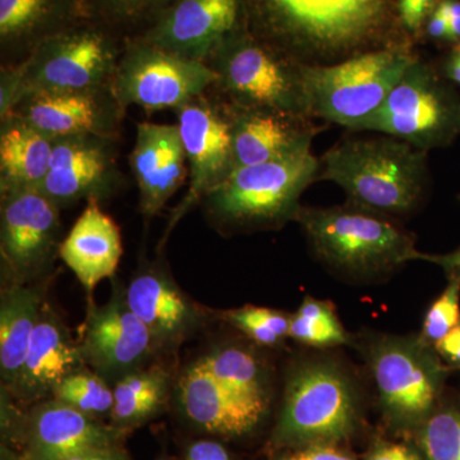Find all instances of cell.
<instances>
[{
    "mask_svg": "<svg viewBox=\"0 0 460 460\" xmlns=\"http://www.w3.org/2000/svg\"><path fill=\"white\" fill-rule=\"evenodd\" d=\"M392 0H242L250 31L305 66H329L378 49Z\"/></svg>",
    "mask_w": 460,
    "mask_h": 460,
    "instance_id": "1",
    "label": "cell"
},
{
    "mask_svg": "<svg viewBox=\"0 0 460 460\" xmlns=\"http://www.w3.org/2000/svg\"><path fill=\"white\" fill-rule=\"evenodd\" d=\"M319 181L341 187L348 204L394 219L425 199L429 153L393 136L344 138L320 157Z\"/></svg>",
    "mask_w": 460,
    "mask_h": 460,
    "instance_id": "2",
    "label": "cell"
},
{
    "mask_svg": "<svg viewBox=\"0 0 460 460\" xmlns=\"http://www.w3.org/2000/svg\"><path fill=\"white\" fill-rule=\"evenodd\" d=\"M299 224L314 255L350 277H378L419 255L413 235L393 217L350 204L302 206Z\"/></svg>",
    "mask_w": 460,
    "mask_h": 460,
    "instance_id": "3",
    "label": "cell"
},
{
    "mask_svg": "<svg viewBox=\"0 0 460 460\" xmlns=\"http://www.w3.org/2000/svg\"><path fill=\"white\" fill-rule=\"evenodd\" d=\"M320 157L313 150L262 164L242 166L201 204L222 232L279 229L296 222L301 198L317 181Z\"/></svg>",
    "mask_w": 460,
    "mask_h": 460,
    "instance_id": "4",
    "label": "cell"
},
{
    "mask_svg": "<svg viewBox=\"0 0 460 460\" xmlns=\"http://www.w3.org/2000/svg\"><path fill=\"white\" fill-rule=\"evenodd\" d=\"M358 420V393L349 375L332 359H305L288 374L271 445L292 450L338 445L353 435Z\"/></svg>",
    "mask_w": 460,
    "mask_h": 460,
    "instance_id": "5",
    "label": "cell"
},
{
    "mask_svg": "<svg viewBox=\"0 0 460 460\" xmlns=\"http://www.w3.org/2000/svg\"><path fill=\"white\" fill-rule=\"evenodd\" d=\"M206 65L217 75L211 90L226 104L311 118L305 102L304 65L260 40L243 26L224 39Z\"/></svg>",
    "mask_w": 460,
    "mask_h": 460,
    "instance_id": "6",
    "label": "cell"
},
{
    "mask_svg": "<svg viewBox=\"0 0 460 460\" xmlns=\"http://www.w3.org/2000/svg\"><path fill=\"white\" fill-rule=\"evenodd\" d=\"M417 58L405 48L368 51L329 66L304 65L308 114L358 131Z\"/></svg>",
    "mask_w": 460,
    "mask_h": 460,
    "instance_id": "7",
    "label": "cell"
},
{
    "mask_svg": "<svg viewBox=\"0 0 460 460\" xmlns=\"http://www.w3.org/2000/svg\"><path fill=\"white\" fill-rule=\"evenodd\" d=\"M362 350L386 419L419 429L443 399L449 366L420 337L374 335Z\"/></svg>",
    "mask_w": 460,
    "mask_h": 460,
    "instance_id": "8",
    "label": "cell"
},
{
    "mask_svg": "<svg viewBox=\"0 0 460 460\" xmlns=\"http://www.w3.org/2000/svg\"><path fill=\"white\" fill-rule=\"evenodd\" d=\"M357 132L393 136L429 153L460 137V93L440 69L416 59Z\"/></svg>",
    "mask_w": 460,
    "mask_h": 460,
    "instance_id": "9",
    "label": "cell"
},
{
    "mask_svg": "<svg viewBox=\"0 0 460 460\" xmlns=\"http://www.w3.org/2000/svg\"><path fill=\"white\" fill-rule=\"evenodd\" d=\"M111 30L89 18L41 41L21 62L23 98L42 91L111 87L124 45Z\"/></svg>",
    "mask_w": 460,
    "mask_h": 460,
    "instance_id": "10",
    "label": "cell"
},
{
    "mask_svg": "<svg viewBox=\"0 0 460 460\" xmlns=\"http://www.w3.org/2000/svg\"><path fill=\"white\" fill-rule=\"evenodd\" d=\"M217 75L206 63L177 56L140 36L124 40L113 78V91L124 109L146 113L177 111L213 89Z\"/></svg>",
    "mask_w": 460,
    "mask_h": 460,
    "instance_id": "11",
    "label": "cell"
},
{
    "mask_svg": "<svg viewBox=\"0 0 460 460\" xmlns=\"http://www.w3.org/2000/svg\"><path fill=\"white\" fill-rule=\"evenodd\" d=\"M174 111L190 166V189L172 213L169 230L235 169L232 118L224 100L206 93Z\"/></svg>",
    "mask_w": 460,
    "mask_h": 460,
    "instance_id": "12",
    "label": "cell"
},
{
    "mask_svg": "<svg viewBox=\"0 0 460 460\" xmlns=\"http://www.w3.org/2000/svg\"><path fill=\"white\" fill-rule=\"evenodd\" d=\"M78 348L84 365L114 386L145 368L157 345L129 307L122 287L114 284L108 304L90 302Z\"/></svg>",
    "mask_w": 460,
    "mask_h": 460,
    "instance_id": "13",
    "label": "cell"
},
{
    "mask_svg": "<svg viewBox=\"0 0 460 460\" xmlns=\"http://www.w3.org/2000/svg\"><path fill=\"white\" fill-rule=\"evenodd\" d=\"M118 156V136L54 138L49 172L39 190L60 208L91 199L102 204L122 187Z\"/></svg>",
    "mask_w": 460,
    "mask_h": 460,
    "instance_id": "14",
    "label": "cell"
},
{
    "mask_svg": "<svg viewBox=\"0 0 460 460\" xmlns=\"http://www.w3.org/2000/svg\"><path fill=\"white\" fill-rule=\"evenodd\" d=\"M60 210L39 189L0 196V252L12 281L47 270L59 251Z\"/></svg>",
    "mask_w": 460,
    "mask_h": 460,
    "instance_id": "15",
    "label": "cell"
},
{
    "mask_svg": "<svg viewBox=\"0 0 460 460\" xmlns=\"http://www.w3.org/2000/svg\"><path fill=\"white\" fill-rule=\"evenodd\" d=\"M127 431L105 425L51 398L23 417L20 444L30 460H68L81 454L123 447Z\"/></svg>",
    "mask_w": 460,
    "mask_h": 460,
    "instance_id": "16",
    "label": "cell"
},
{
    "mask_svg": "<svg viewBox=\"0 0 460 460\" xmlns=\"http://www.w3.org/2000/svg\"><path fill=\"white\" fill-rule=\"evenodd\" d=\"M242 0H172L140 38L177 56L206 63L242 25Z\"/></svg>",
    "mask_w": 460,
    "mask_h": 460,
    "instance_id": "17",
    "label": "cell"
},
{
    "mask_svg": "<svg viewBox=\"0 0 460 460\" xmlns=\"http://www.w3.org/2000/svg\"><path fill=\"white\" fill-rule=\"evenodd\" d=\"M126 111L113 87H105L29 93L12 114L54 140L75 135L118 136Z\"/></svg>",
    "mask_w": 460,
    "mask_h": 460,
    "instance_id": "18",
    "label": "cell"
},
{
    "mask_svg": "<svg viewBox=\"0 0 460 460\" xmlns=\"http://www.w3.org/2000/svg\"><path fill=\"white\" fill-rule=\"evenodd\" d=\"M184 417L208 434L242 438L261 423L269 402L233 392L196 361L183 372L177 387Z\"/></svg>",
    "mask_w": 460,
    "mask_h": 460,
    "instance_id": "19",
    "label": "cell"
},
{
    "mask_svg": "<svg viewBox=\"0 0 460 460\" xmlns=\"http://www.w3.org/2000/svg\"><path fill=\"white\" fill-rule=\"evenodd\" d=\"M129 165L140 192V213L153 219L189 175L178 124L138 123Z\"/></svg>",
    "mask_w": 460,
    "mask_h": 460,
    "instance_id": "20",
    "label": "cell"
},
{
    "mask_svg": "<svg viewBox=\"0 0 460 460\" xmlns=\"http://www.w3.org/2000/svg\"><path fill=\"white\" fill-rule=\"evenodd\" d=\"M235 169L262 164L311 151L323 127L313 118L270 109L229 105Z\"/></svg>",
    "mask_w": 460,
    "mask_h": 460,
    "instance_id": "21",
    "label": "cell"
},
{
    "mask_svg": "<svg viewBox=\"0 0 460 460\" xmlns=\"http://www.w3.org/2000/svg\"><path fill=\"white\" fill-rule=\"evenodd\" d=\"M86 367L78 343L65 323L44 304L25 362L12 395L25 402H42L74 372Z\"/></svg>",
    "mask_w": 460,
    "mask_h": 460,
    "instance_id": "22",
    "label": "cell"
},
{
    "mask_svg": "<svg viewBox=\"0 0 460 460\" xmlns=\"http://www.w3.org/2000/svg\"><path fill=\"white\" fill-rule=\"evenodd\" d=\"M126 296L157 347L180 344L201 323L199 308L157 266L136 275L127 288Z\"/></svg>",
    "mask_w": 460,
    "mask_h": 460,
    "instance_id": "23",
    "label": "cell"
},
{
    "mask_svg": "<svg viewBox=\"0 0 460 460\" xmlns=\"http://www.w3.org/2000/svg\"><path fill=\"white\" fill-rule=\"evenodd\" d=\"M89 18L84 0H0L2 65L22 62L45 39Z\"/></svg>",
    "mask_w": 460,
    "mask_h": 460,
    "instance_id": "24",
    "label": "cell"
},
{
    "mask_svg": "<svg viewBox=\"0 0 460 460\" xmlns=\"http://www.w3.org/2000/svg\"><path fill=\"white\" fill-rule=\"evenodd\" d=\"M122 237L117 223L102 211L99 201H87L58 255L75 272L87 292L100 281L114 277L122 257Z\"/></svg>",
    "mask_w": 460,
    "mask_h": 460,
    "instance_id": "25",
    "label": "cell"
},
{
    "mask_svg": "<svg viewBox=\"0 0 460 460\" xmlns=\"http://www.w3.org/2000/svg\"><path fill=\"white\" fill-rule=\"evenodd\" d=\"M53 144L17 115L0 120V196L39 189L49 172Z\"/></svg>",
    "mask_w": 460,
    "mask_h": 460,
    "instance_id": "26",
    "label": "cell"
},
{
    "mask_svg": "<svg viewBox=\"0 0 460 460\" xmlns=\"http://www.w3.org/2000/svg\"><path fill=\"white\" fill-rule=\"evenodd\" d=\"M39 288L12 281L0 298V376L5 392H12L25 362L30 341L42 310Z\"/></svg>",
    "mask_w": 460,
    "mask_h": 460,
    "instance_id": "27",
    "label": "cell"
},
{
    "mask_svg": "<svg viewBox=\"0 0 460 460\" xmlns=\"http://www.w3.org/2000/svg\"><path fill=\"white\" fill-rule=\"evenodd\" d=\"M169 387L171 377L159 366L142 368L123 377L113 386L111 425L128 431L153 420L164 410Z\"/></svg>",
    "mask_w": 460,
    "mask_h": 460,
    "instance_id": "28",
    "label": "cell"
},
{
    "mask_svg": "<svg viewBox=\"0 0 460 460\" xmlns=\"http://www.w3.org/2000/svg\"><path fill=\"white\" fill-rule=\"evenodd\" d=\"M223 385L247 398L270 402L268 370L252 350L226 344L208 350L199 359Z\"/></svg>",
    "mask_w": 460,
    "mask_h": 460,
    "instance_id": "29",
    "label": "cell"
},
{
    "mask_svg": "<svg viewBox=\"0 0 460 460\" xmlns=\"http://www.w3.org/2000/svg\"><path fill=\"white\" fill-rule=\"evenodd\" d=\"M289 338L314 348H332L352 343L341 325L334 305L307 296L290 317Z\"/></svg>",
    "mask_w": 460,
    "mask_h": 460,
    "instance_id": "30",
    "label": "cell"
},
{
    "mask_svg": "<svg viewBox=\"0 0 460 460\" xmlns=\"http://www.w3.org/2000/svg\"><path fill=\"white\" fill-rule=\"evenodd\" d=\"M419 447L425 460H460V398L441 399L420 423Z\"/></svg>",
    "mask_w": 460,
    "mask_h": 460,
    "instance_id": "31",
    "label": "cell"
},
{
    "mask_svg": "<svg viewBox=\"0 0 460 460\" xmlns=\"http://www.w3.org/2000/svg\"><path fill=\"white\" fill-rule=\"evenodd\" d=\"M51 398L95 419L111 414L114 405L113 386L87 366L66 377Z\"/></svg>",
    "mask_w": 460,
    "mask_h": 460,
    "instance_id": "32",
    "label": "cell"
},
{
    "mask_svg": "<svg viewBox=\"0 0 460 460\" xmlns=\"http://www.w3.org/2000/svg\"><path fill=\"white\" fill-rule=\"evenodd\" d=\"M290 317L292 314L257 305H244L222 314L223 320L263 347H277L289 338Z\"/></svg>",
    "mask_w": 460,
    "mask_h": 460,
    "instance_id": "33",
    "label": "cell"
},
{
    "mask_svg": "<svg viewBox=\"0 0 460 460\" xmlns=\"http://www.w3.org/2000/svg\"><path fill=\"white\" fill-rule=\"evenodd\" d=\"M172 0H84L91 20L111 27L135 26L154 20Z\"/></svg>",
    "mask_w": 460,
    "mask_h": 460,
    "instance_id": "34",
    "label": "cell"
},
{
    "mask_svg": "<svg viewBox=\"0 0 460 460\" xmlns=\"http://www.w3.org/2000/svg\"><path fill=\"white\" fill-rule=\"evenodd\" d=\"M447 286L429 305L419 335L431 347L460 323V271L447 272Z\"/></svg>",
    "mask_w": 460,
    "mask_h": 460,
    "instance_id": "35",
    "label": "cell"
},
{
    "mask_svg": "<svg viewBox=\"0 0 460 460\" xmlns=\"http://www.w3.org/2000/svg\"><path fill=\"white\" fill-rule=\"evenodd\" d=\"M22 66L2 65L0 68V120L13 113L23 99Z\"/></svg>",
    "mask_w": 460,
    "mask_h": 460,
    "instance_id": "36",
    "label": "cell"
},
{
    "mask_svg": "<svg viewBox=\"0 0 460 460\" xmlns=\"http://www.w3.org/2000/svg\"><path fill=\"white\" fill-rule=\"evenodd\" d=\"M435 3L436 0H399L398 11L402 26L411 32L420 31Z\"/></svg>",
    "mask_w": 460,
    "mask_h": 460,
    "instance_id": "37",
    "label": "cell"
},
{
    "mask_svg": "<svg viewBox=\"0 0 460 460\" xmlns=\"http://www.w3.org/2000/svg\"><path fill=\"white\" fill-rule=\"evenodd\" d=\"M279 460H356L350 454L344 452L338 445L317 444L293 449L284 454Z\"/></svg>",
    "mask_w": 460,
    "mask_h": 460,
    "instance_id": "38",
    "label": "cell"
},
{
    "mask_svg": "<svg viewBox=\"0 0 460 460\" xmlns=\"http://www.w3.org/2000/svg\"><path fill=\"white\" fill-rule=\"evenodd\" d=\"M420 453L405 444L380 443L375 445L366 460H422Z\"/></svg>",
    "mask_w": 460,
    "mask_h": 460,
    "instance_id": "39",
    "label": "cell"
},
{
    "mask_svg": "<svg viewBox=\"0 0 460 460\" xmlns=\"http://www.w3.org/2000/svg\"><path fill=\"white\" fill-rule=\"evenodd\" d=\"M184 460H232V456L217 441L199 440L187 447Z\"/></svg>",
    "mask_w": 460,
    "mask_h": 460,
    "instance_id": "40",
    "label": "cell"
},
{
    "mask_svg": "<svg viewBox=\"0 0 460 460\" xmlns=\"http://www.w3.org/2000/svg\"><path fill=\"white\" fill-rule=\"evenodd\" d=\"M434 348L450 368H460V323L438 341Z\"/></svg>",
    "mask_w": 460,
    "mask_h": 460,
    "instance_id": "41",
    "label": "cell"
},
{
    "mask_svg": "<svg viewBox=\"0 0 460 460\" xmlns=\"http://www.w3.org/2000/svg\"><path fill=\"white\" fill-rule=\"evenodd\" d=\"M416 260H422L435 263L444 269L445 272L460 271V246L447 253H422L419 252Z\"/></svg>",
    "mask_w": 460,
    "mask_h": 460,
    "instance_id": "42",
    "label": "cell"
},
{
    "mask_svg": "<svg viewBox=\"0 0 460 460\" xmlns=\"http://www.w3.org/2000/svg\"><path fill=\"white\" fill-rule=\"evenodd\" d=\"M68 460H129V456L123 447H111V449L81 454V456Z\"/></svg>",
    "mask_w": 460,
    "mask_h": 460,
    "instance_id": "43",
    "label": "cell"
},
{
    "mask_svg": "<svg viewBox=\"0 0 460 460\" xmlns=\"http://www.w3.org/2000/svg\"><path fill=\"white\" fill-rule=\"evenodd\" d=\"M428 31L429 36L434 39H444V40H449V21L447 20L436 9L434 13L431 14V18L429 21Z\"/></svg>",
    "mask_w": 460,
    "mask_h": 460,
    "instance_id": "44",
    "label": "cell"
},
{
    "mask_svg": "<svg viewBox=\"0 0 460 460\" xmlns=\"http://www.w3.org/2000/svg\"><path fill=\"white\" fill-rule=\"evenodd\" d=\"M438 69L447 80L460 87V56L456 50L452 51V54L445 59L443 66Z\"/></svg>",
    "mask_w": 460,
    "mask_h": 460,
    "instance_id": "45",
    "label": "cell"
},
{
    "mask_svg": "<svg viewBox=\"0 0 460 460\" xmlns=\"http://www.w3.org/2000/svg\"><path fill=\"white\" fill-rule=\"evenodd\" d=\"M447 21L456 20L460 18V2L459 0H444L436 8Z\"/></svg>",
    "mask_w": 460,
    "mask_h": 460,
    "instance_id": "46",
    "label": "cell"
},
{
    "mask_svg": "<svg viewBox=\"0 0 460 460\" xmlns=\"http://www.w3.org/2000/svg\"><path fill=\"white\" fill-rule=\"evenodd\" d=\"M449 41H460V18L449 22Z\"/></svg>",
    "mask_w": 460,
    "mask_h": 460,
    "instance_id": "47",
    "label": "cell"
},
{
    "mask_svg": "<svg viewBox=\"0 0 460 460\" xmlns=\"http://www.w3.org/2000/svg\"><path fill=\"white\" fill-rule=\"evenodd\" d=\"M7 460H30L29 458H26L23 454H20V456H16V454H11L7 452Z\"/></svg>",
    "mask_w": 460,
    "mask_h": 460,
    "instance_id": "48",
    "label": "cell"
},
{
    "mask_svg": "<svg viewBox=\"0 0 460 460\" xmlns=\"http://www.w3.org/2000/svg\"><path fill=\"white\" fill-rule=\"evenodd\" d=\"M454 50H456V53H458V54H459V56H460V44H459V45H458V47H456V49H454Z\"/></svg>",
    "mask_w": 460,
    "mask_h": 460,
    "instance_id": "49",
    "label": "cell"
},
{
    "mask_svg": "<svg viewBox=\"0 0 460 460\" xmlns=\"http://www.w3.org/2000/svg\"><path fill=\"white\" fill-rule=\"evenodd\" d=\"M162 460H172V459H169V458H165V459H162Z\"/></svg>",
    "mask_w": 460,
    "mask_h": 460,
    "instance_id": "50",
    "label": "cell"
}]
</instances>
